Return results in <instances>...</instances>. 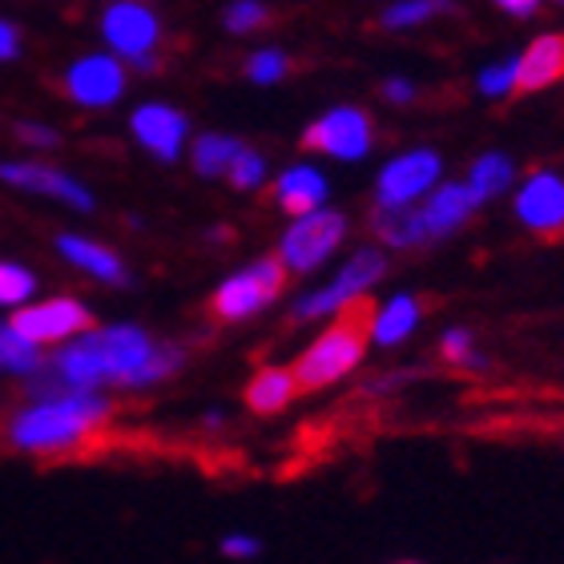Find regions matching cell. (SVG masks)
I'll use <instances>...</instances> for the list:
<instances>
[{
    "mask_svg": "<svg viewBox=\"0 0 564 564\" xmlns=\"http://www.w3.org/2000/svg\"><path fill=\"white\" fill-rule=\"evenodd\" d=\"M508 182H512V162H508L505 153H484L480 162L471 165V198L484 202V198H496V194H505Z\"/></svg>",
    "mask_w": 564,
    "mask_h": 564,
    "instance_id": "obj_21",
    "label": "cell"
},
{
    "mask_svg": "<svg viewBox=\"0 0 564 564\" xmlns=\"http://www.w3.org/2000/svg\"><path fill=\"white\" fill-rule=\"evenodd\" d=\"M17 138H21L24 145H57V133L45 130V126H29V121L17 126Z\"/></svg>",
    "mask_w": 564,
    "mask_h": 564,
    "instance_id": "obj_32",
    "label": "cell"
},
{
    "mask_svg": "<svg viewBox=\"0 0 564 564\" xmlns=\"http://www.w3.org/2000/svg\"><path fill=\"white\" fill-rule=\"evenodd\" d=\"M415 323H420V303H415L412 294H395V299L383 306V315H376V323H371V339L391 347V343H400L403 335H412Z\"/></svg>",
    "mask_w": 564,
    "mask_h": 564,
    "instance_id": "obj_20",
    "label": "cell"
},
{
    "mask_svg": "<svg viewBox=\"0 0 564 564\" xmlns=\"http://www.w3.org/2000/svg\"><path fill=\"white\" fill-rule=\"evenodd\" d=\"M383 271H388V259H383L379 250H359V254L343 267L339 279L330 282V286H323V291H315V294H306L303 303L294 306V318H318V315H327V311H343L347 303L364 299V291Z\"/></svg>",
    "mask_w": 564,
    "mask_h": 564,
    "instance_id": "obj_7",
    "label": "cell"
},
{
    "mask_svg": "<svg viewBox=\"0 0 564 564\" xmlns=\"http://www.w3.org/2000/svg\"><path fill=\"white\" fill-rule=\"evenodd\" d=\"M517 89V61H500L492 69L480 73V94L488 97H505Z\"/></svg>",
    "mask_w": 564,
    "mask_h": 564,
    "instance_id": "obj_27",
    "label": "cell"
},
{
    "mask_svg": "<svg viewBox=\"0 0 564 564\" xmlns=\"http://www.w3.org/2000/svg\"><path fill=\"white\" fill-rule=\"evenodd\" d=\"M259 24H267V9L262 4H230L226 9V29L230 33H250Z\"/></svg>",
    "mask_w": 564,
    "mask_h": 564,
    "instance_id": "obj_29",
    "label": "cell"
},
{
    "mask_svg": "<svg viewBox=\"0 0 564 564\" xmlns=\"http://www.w3.org/2000/svg\"><path fill=\"white\" fill-rule=\"evenodd\" d=\"M432 12H435V4H427V0H415V4H391V9L383 12V24H388V29H408V24L427 21Z\"/></svg>",
    "mask_w": 564,
    "mask_h": 564,
    "instance_id": "obj_28",
    "label": "cell"
},
{
    "mask_svg": "<svg viewBox=\"0 0 564 564\" xmlns=\"http://www.w3.org/2000/svg\"><path fill=\"white\" fill-rule=\"evenodd\" d=\"M262 544L254 541V536H226L223 541V553L235 556V561H247V556H259Z\"/></svg>",
    "mask_w": 564,
    "mask_h": 564,
    "instance_id": "obj_31",
    "label": "cell"
},
{
    "mask_svg": "<svg viewBox=\"0 0 564 564\" xmlns=\"http://www.w3.org/2000/svg\"><path fill=\"white\" fill-rule=\"evenodd\" d=\"M520 223L544 238H564V177L544 170L532 174L517 194Z\"/></svg>",
    "mask_w": 564,
    "mask_h": 564,
    "instance_id": "obj_12",
    "label": "cell"
},
{
    "mask_svg": "<svg viewBox=\"0 0 564 564\" xmlns=\"http://www.w3.org/2000/svg\"><path fill=\"white\" fill-rule=\"evenodd\" d=\"M286 65H291L286 53H279V48H262V53H254V57L247 61V77L259 85H271L286 73Z\"/></svg>",
    "mask_w": 564,
    "mask_h": 564,
    "instance_id": "obj_25",
    "label": "cell"
},
{
    "mask_svg": "<svg viewBox=\"0 0 564 564\" xmlns=\"http://www.w3.org/2000/svg\"><path fill=\"white\" fill-rule=\"evenodd\" d=\"M41 367V347H29V343L0 323V371H36Z\"/></svg>",
    "mask_w": 564,
    "mask_h": 564,
    "instance_id": "obj_23",
    "label": "cell"
},
{
    "mask_svg": "<svg viewBox=\"0 0 564 564\" xmlns=\"http://www.w3.org/2000/svg\"><path fill=\"white\" fill-rule=\"evenodd\" d=\"M282 282H286V271H282L279 259H259L254 267H247L242 274L226 279L210 299L214 318L223 323H242V318L259 315L262 306L274 303L282 294Z\"/></svg>",
    "mask_w": 564,
    "mask_h": 564,
    "instance_id": "obj_3",
    "label": "cell"
},
{
    "mask_svg": "<svg viewBox=\"0 0 564 564\" xmlns=\"http://www.w3.org/2000/svg\"><path fill=\"white\" fill-rule=\"evenodd\" d=\"M294 391H299V388H294L291 367H262L259 376L250 379L247 403H250V412L274 415V412H282V408L294 400Z\"/></svg>",
    "mask_w": 564,
    "mask_h": 564,
    "instance_id": "obj_19",
    "label": "cell"
},
{
    "mask_svg": "<svg viewBox=\"0 0 564 564\" xmlns=\"http://www.w3.org/2000/svg\"><path fill=\"white\" fill-rule=\"evenodd\" d=\"M343 235H347V218H343V214H335V210L306 214V218H299V223L282 235L279 262L286 271H299V274L315 271V267H323V262L335 254Z\"/></svg>",
    "mask_w": 564,
    "mask_h": 564,
    "instance_id": "obj_4",
    "label": "cell"
},
{
    "mask_svg": "<svg viewBox=\"0 0 564 564\" xmlns=\"http://www.w3.org/2000/svg\"><path fill=\"white\" fill-rule=\"evenodd\" d=\"M226 174H230V182H235L238 189H254L262 182V174H267V162H262L254 150H242L235 162H230Z\"/></svg>",
    "mask_w": 564,
    "mask_h": 564,
    "instance_id": "obj_26",
    "label": "cell"
},
{
    "mask_svg": "<svg viewBox=\"0 0 564 564\" xmlns=\"http://www.w3.org/2000/svg\"><path fill=\"white\" fill-rule=\"evenodd\" d=\"M500 9L512 12V17H532V12H536V4H532V0H505Z\"/></svg>",
    "mask_w": 564,
    "mask_h": 564,
    "instance_id": "obj_35",
    "label": "cell"
},
{
    "mask_svg": "<svg viewBox=\"0 0 564 564\" xmlns=\"http://www.w3.org/2000/svg\"><path fill=\"white\" fill-rule=\"evenodd\" d=\"M274 202H279L282 210L306 218V214H315L318 206L327 202V182H323V174L311 170V165H294V170H286V174L274 182Z\"/></svg>",
    "mask_w": 564,
    "mask_h": 564,
    "instance_id": "obj_17",
    "label": "cell"
},
{
    "mask_svg": "<svg viewBox=\"0 0 564 564\" xmlns=\"http://www.w3.org/2000/svg\"><path fill=\"white\" fill-rule=\"evenodd\" d=\"M444 359L459 367H480V355H471V335L468 330H452L444 339Z\"/></svg>",
    "mask_w": 564,
    "mask_h": 564,
    "instance_id": "obj_30",
    "label": "cell"
},
{
    "mask_svg": "<svg viewBox=\"0 0 564 564\" xmlns=\"http://www.w3.org/2000/svg\"><path fill=\"white\" fill-rule=\"evenodd\" d=\"M109 420V400L97 391H65L57 400L36 403L9 423V440L21 452H69Z\"/></svg>",
    "mask_w": 564,
    "mask_h": 564,
    "instance_id": "obj_1",
    "label": "cell"
},
{
    "mask_svg": "<svg viewBox=\"0 0 564 564\" xmlns=\"http://www.w3.org/2000/svg\"><path fill=\"white\" fill-rule=\"evenodd\" d=\"M371 303L367 299H355L339 311L335 318V327L327 335H318L303 355H299V364L291 367L294 376V388L299 391H318V388H330L335 379H343L351 367H359L367 351V335H371Z\"/></svg>",
    "mask_w": 564,
    "mask_h": 564,
    "instance_id": "obj_2",
    "label": "cell"
},
{
    "mask_svg": "<svg viewBox=\"0 0 564 564\" xmlns=\"http://www.w3.org/2000/svg\"><path fill=\"white\" fill-rule=\"evenodd\" d=\"M97 347H101V359H106V383H118V388H141V376H145V364L153 359L150 335L138 327H106L94 335Z\"/></svg>",
    "mask_w": 564,
    "mask_h": 564,
    "instance_id": "obj_10",
    "label": "cell"
},
{
    "mask_svg": "<svg viewBox=\"0 0 564 564\" xmlns=\"http://www.w3.org/2000/svg\"><path fill=\"white\" fill-rule=\"evenodd\" d=\"M383 97H388V101H395V106H403V101H412V97H415V89L408 82H400V77H391V82L383 85Z\"/></svg>",
    "mask_w": 564,
    "mask_h": 564,
    "instance_id": "obj_34",
    "label": "cell"
},
{
    "mask_svg": "<svg viewBox=\"0 0 564 564\" xmlns=\"http://www.w3.org/2000/svg\"><path fill=\"white\" fill-rule=\"evenodd\" d=\"M101 36H106L113 53H121L126 61H133L138 69H158V36H162V24L153 17V9L145 4H130V0H118L109 4L106 17H101Z\"/></svg>",
    "mask_w": 564,
    "mask_h": 564,
    "instance_id": "obj_5",
    "label": "cell"
},
{
    "mask_svg": "<svg viewBox=\"0 0 564 564\" xmlns=\"http://www.w3.org/2000/svg\"><path fill=\"white\" fill-rule=\"evenodd\" d=\"M440 177V158L432 150L403 153L379 174V210H412V202L423 198Z\"/></svg>",
    "mask_w": 564,
    "mask_h": 564,
    "instance_id": "obj_9",
    "label": "cell"
},
{
    "mask_svg": "<svg viewBox=\"0 0 564 564\" xmlns=\"http://www.w3.org/2000/svg\"><path fill=\"white\" fill-rule=\"evenodd\" d=\"M33 291H36V282L24 267L0 262V306H17V311H21V303L33 299Z\"/></svg>",
    "mask_w": 564,
    "mask_h": 564,
    "instance_id": "obj_24",
    "label": "cell"
},
{
    "mask_svg": "<svg viewBox=\"0 0 564 564\" xmlns=\"http://www.w3.org/2000/svg\"><path fill=\"white\" fill-rule=\"evenodd\" d=\"M476 206H480V202L471 198L468 186H456V182H447V186L435 189V194L423 202V206H415V223H420V235L423 238L452 235L456 226L468 223Z\"/></svg>",
    "mask_w": 564,
    "mask_h": 564,
    "instance_id": "obj_15",
    "label": "cell"
},
{
    "mask_svg": "<svg viewBox=\"0 0 564 564\" xmlns=\"http://www.w3.org/2000/svg\"><path fill=\"white\" fill-rule=\"evenodd\" d=\"M61 254L73 262V267H82V271L97 274V279L106 282H118V286H126V267H121V259L113 254V250L97 247V242H89V238H77V235H61L57 238Z\"/></svg>",
    "mask_w": 564,
    "mask_h": 564,
    "instance_id": "obj_18",
    "label": "cell"
},
{
    "mask_svg": "<svg viewBox=\"0 0 564 564\" xmlns=\"http://www.w3.org/2000/svg\"><path fill=\"white\" fill-rule=\"evenodd\" d=\"M21 53V33L9 21H0V61H12Z\"/></svg>",
    "mask_w": 564,
    "mask_h": 564,
    "instance_id": "obj_33",
    "label": "cell"
},
{
    "mask_svg": "<svg viewBox=\"0 0 564 564\" xmlns=\"http://www.w3.org/2000/svg\"><path fill=\"white\" fill-rule=\"evenodd\" d=\"M65 89H69V97L77 106L106 109L126 94V69H121V61L109 57V53H89V57H82L77 65H69Z\"/></svg>",
    "mask_w": 564,
    "mask_h": 564,
    "instance_id": "obj_11",
    "label": "cell"
},
{
    "mask_svg": "<svg viewBox=\"0 0 564 564\" xmlns=\"http://www.w3.org/2000/svg\"><path fill=\"white\" fill-rule=\"evenodd\" d=\"M564 77V36L561 33H549V36H536L529 48H524V57L517 61V89H549Z\"/></svg>",
    "mask_w": 564,
    "mask_h": 564,
    "instance_id": "obj_16",
    "label": "cell"
},
{
    "mask_svg": "<svg viewBox=\"0 0 564 564\" xmlns=\"http://www.w3.org/2000/svg\"><path fill=\"white\" fill-rule=\"evenodd\" d=\"M238 153H242V145H238L235 138L206 133V138L194 141V170H198L202 177H218L230 170V162H235Z\"/></svg>",
    "mask_w": 564,
    "mask_h": 564,
    "instance_id": "obj_22",
    "label": "cell"
},
{
    "mask_svg": "<svg viewBox=\"0 0 564 564\" xmlns=\"http://www.w3.org/2000/svg\"><path fill=\"white\" fill-rule=\"evenodd\" d=\"M186 133H189L186 113H177V109H170V106H141L138 113H133V138H138L158 162H177Z\"/></svg>",
    "mask_w": 564,
    "mask_h": 564,
    "instance_id": "obj_13",
    "label": "cell"
},
{
    "mask_svg": "<svg viewBox=\"0 0 564 564\" xmlns=\"http://www.w3.org/2000/svg\"><path fill=\"white\" fill-rule=\"evenodd\" d=\"M17 335H21L29 347H41V343H61L77 335L82 339L85 330L94 327V315L89 306H82L77 299H53V303L41 306H21L9 323Z\"/></svg>",
    "mask_w": 564,
    "mask_h": 564,
    "instance_id": "obj_6",
    "label": "cell"
},
{
    "mask_svg": "<svg viewBox=\"0 0 564 564\" xmlns=\"http://www.w3.org/2000/svg\"><path fill=\"white\" fill-rule=\"evenodd\" d=\"M306 150L330 153L339 162H359L367 150H371V121H367L364 109H330L327 118H318L315 126H306L303 133Z\"/></svg>",
    "mask_w": 564,
    "mask_h": 564,
    "instance_id": "obj_8",
    "label": "cell"
},
{
    "mask_svg": "<svg viewBox=\"0 0 564 564\" xmlns=\"http://www.w3.org/2000/svg\"><path fill=\"white\" fill-rule=\"evenodd\" d=\"M0 177H4L9 186H21V189H33V194H48V198L69 202L73 210H94V194H89L82 182H73L69 174L48 170V165L4 162L0 165Z\"/></svg>",
    "mask_w": 564,
    "mask_h": 564,
    "instance_id": "obj_14",
    "label": "cell"
}]
</instances>
